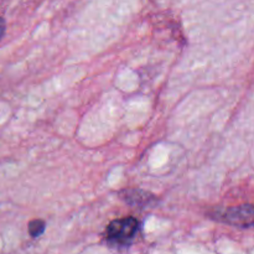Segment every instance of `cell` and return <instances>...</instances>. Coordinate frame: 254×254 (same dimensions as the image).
<instances>
[{
    "instance_id": "obj_3",
    "label": "cell",
    "mask_w": 254,
    "mask_h": 254,
    "mask_svg": "<svg viewBox=\"0 0 254 254\" xmlns=\"http://www.w3.org/2000/svg\"><path fill=\"white\" fill-rule=\"evenodd\" d=\"M45 222L42 220H32L29 223V233L31 237H39L44 233Z\"/></svg>"
},
{
    "instance_id": "obj_4",
    "label": "cell",
    "mask_w": 254,
    "mask_h": 254,
    "mask_svg": "<svg viewBox=\"0 0 254 254\" xmlns=\"http://www.w3.org/2000/svg\"><path fill=\"white\" fill-rule=\"evenodd\" d=\"M4 32H5V21H4V19H1V17H0V39L2 37Z\"/></svg>"
},
{
    "instance_id": "obj_1",
    "label": "cell",
    "mask_w": 254,
    "mask_h": 254,
    "mask_svg": "<svg viewBox=\"0 0 254 254\" xmlns=\"http://www.w3.org/2000/svg\"><path fill=\"white\" fill-rule=\"evenodd\" d=\"M139 230V222L134 217H123L112 221L106 230V236L111 242L127 245L131 242Z\"/></svg>"
},
{
    "instance_id": "obj_2",
    "label": "cell",
    "mask_w": 254,
    "mask_h": 254,
    "mask_svg": "<svg viewBox=\"0 0 254 254\" xmlns=\"http://www.w3.org/2000/svg\"><path fill=\"white\" fill-rule=\"evenodd\" d=\"M222 220L236 227H251L254 225V206L240 205L227 208L222 215Z\"/></svg>"
}]
</instances>
